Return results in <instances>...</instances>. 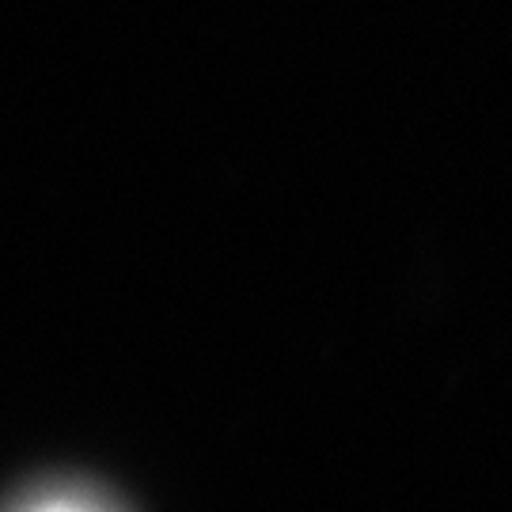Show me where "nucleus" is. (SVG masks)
Returning <instances> with one entry per match:
<instances>
[{
    "instance_id": "nucleus-1",
    "label": "nucleus",
    "mask_w": 512,
    "mask_h": 512,
    "mask_svg": "<svg viewBox=\"0 0 512 512\" xmlns=\"http://www.w3.org/2000/svg\"><path fill=\"white\" fill-rule=\"evenodd\" d=\"M23 512H110L103 509V505H95V501H88V497H46V501H38V505H31V509Z\"/></svg>"
}]
</instances>
